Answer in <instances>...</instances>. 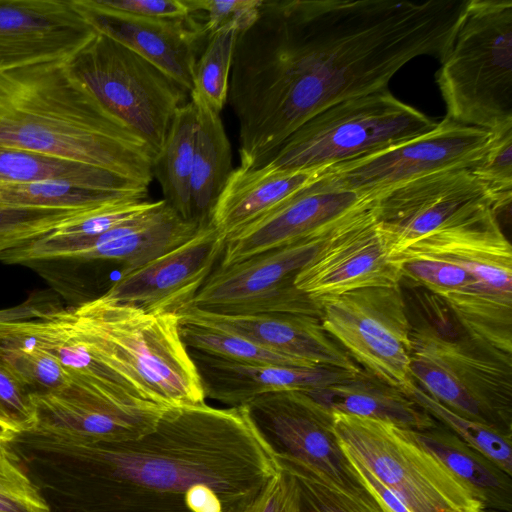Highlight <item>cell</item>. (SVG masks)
<instances>
[{"mask_svg":"<svg viewBox=\"0 0 512 512\" xmlns=\"http://www.w3.org/2000/svg\"><path fill=\"white\" fill-rule=\"evenodd\" d=\"M0 148L53 155L147 186L155 153L110 116L66 61L0 70Z\"/></svg>","mask_w":512,"mask_h":512,"instance_id":"3957f363","label":"cell"},{"mask_svg":"<svg viewBox=\"0 0 512 512\" xmlns=\"http://www.w3.org/2000/svg\"><path fill=\"white\" fill-rule=\"evenodd\" d=\"M15 322L0 324L2 365L31 396L68 387L71 384L69 374L58 359L36 346Z\"/></svg>","mask_w":512,"mask_h":512,"instance_id":"1f68e13d","label":"cell"},{"mask_svg":"<svg viewBox=\"0 0 512 512\" xmlns=\"http://www.w3.org/2000/svg\"><path fill=\"white\" fill-rule=\"evenodd\" d=\"M325 235L218 266L191 306L222 314L288 313L320 318V308L295 286L294 279L315 257Z\"/></svg>","mask_w":512,"mask_h":512,"instance_id":"7c38bea8","label":"cell"},{"mask_svg":"<svg viewBox=\"0 0 512 512\" xmlns=\"http://www.w3.org/2000/svg\"><path fill=\"white\" fill-rule=\"evenodd\" d=\"M9 448L51 512H191L207 487L241 512L281 466L249 406L167 408L135 440L87 442L31 430Z\"/></svg>","mask_w":512,"mask_h":512,"instance_id":"7a4b0ae2","label":"cell"},{"mask_svg":"<svg viewBox=\"0 0 512 512\" xmlns=\"http://www.w3.org/2000/svg\"><path fill=\"white\" fill-rule=\"evenodd\" d=\"M35 425L33 397L0 362V428L15 435L31 431Z\"/></svg>","mask_w":512,"mask_h":512,"instance_id":"b9f144b4","label":"cell"},{"mask_svg":"<svg viewBox=\"0 0 512 512\" xmlns=\"http://www.w3.org/2000/svg\"><path fill=\"white\" fill-rule=\"evenodd\" d=\"M147 198L92 190L62 182H1L0 205L19 208L96 209Z\"/></svg>","mask_w":512,"mask_h":512,"instance_id":"d6a6232c","label":"cell"},{"mask_svg":"<svg viewBox=\"0 0 512 512\" xmlns=\"http://www.w3.org/2000/svg\"><path fill=\"white\" fill-rule=\"evenodd\" d=\"M1 182H62L74 186L148 197L149 186L114 172L53 155L0 148Z\"/></svg>","mask_w":512,"mask_h":512,"instance_id":"f546056e","label":"cell"},{"mask_svg":"<svg viewBox=\"0 0 512 512\" xmlns=\"http://www.w3.org/2000/svg\"><path fill=\"white\" fill-rule=\"evenodd\" d=\"M436 125L386 88L341 101L316 114L259 167L324 170L418 137Z\"/></svg>","mask_w":512,"mask_h":512,"instance_id":"8992f818","label":"cell"},{"mask_svg":"<svg viewBox=\"0 0 512 512\" xmlns=\"http://www.w3.org/2000/svg\"><path fill=\"white\" fill-rule=\"evenodd\" d=\"M410 377L450 410L512 437V354L466 334L412 328Z\"/></svg>","mask_w":512,"mask_h":512,"instance_id":"52a82bcc","label":"cell"},{"mask_svg":"<svg viewBox=\"0 0 512 512\" xmlns=\"http://www.w3.org/2000/svg\"><path fill=\"white\" fill-rule=\"evenodd\" d=\"M155 201L126 202L107 207L64 225L48 236L60 241H78L96 237L148 210Z\"/></svg>","mask_w":512,"mask_h":512,"instance_id":"60d3db41","label":"cell"},{"mask_svg":"<svg viewBox=\"0 0 512 512\" xmlns=\"http://www.w3.org/2000/svg\"><path fill=\"white\" fill-rule=\"evenodd\" d=\"M466 1L263 0L229 78L239 167L261 166L326 108L386 89L410 60H441Z\"/></svg>","mask_w":512,"mask_h":512,"instance_id":"6da1fadb","label":"cell"},{"mask_svg":"<svg viewBox=\"0 0 512 512\" xmlns=\"http://www.w3.org/2000/svg\"><path fill=\"white\" fill-rule=\"evenodd\" d=\"M305 393L332 413L377 419L413 431H424L438 424L400 388L366 370L343 382Z\"/></svg>","mask_w":512,"mask_h":512,"instance_id":"4316f807","label":"cell"},{"mask_svg":"<svg viewBox=\"0 0 512 512\" xmlns=\"http://www.w3.org/2000/svg\"><path fill=\"white\" fill-rule=\"evenodd\" d=\"M73 2L96 32L137 53L189 92L193 90L198 48L207 34L192 15L155 19L111 10L97 0Z\"/></svg>","mask_w":512,"mask_h":512,"instance_id":"7402d4cb","label":"cell"},{"mask_svg":"<svg viewBox=\"0 0 512 512\" xmlns=\"http://www.w3.org/2000/svg\"><path fill=\"white\" fill-rule=\"evenodd\" d=\"M111 10L155 19H181L191 12L186 0H97Z\"/></svg>","mask_w":512,"mask_h":512,"instance_id":"f6af8a7d","label":"cell"},{"mask_svg":"<svg viewBox=\"0 0 512 512\" xmlns=\"http://www.w3.org/2000/svg\"><path fill=\"white\" fill-rule=\"evenodd\" d=\"M180 332L188 350L210 356L243 363L315 367L221 329L180 321Z\"/></svg>","mask_w":512,"mask_h":512,"instance_id":"d590c367","label":"cell"},{"mask_svg":"<svg viewBox=\"0 0 512 512\" xmlns=\"http://www.w3.org/2000/svg\"><path fill=\"white\" fill-rule=\"evenodd\" d=\"M414 435L471 491L481 508L512 510V476L493 461L440 423Z\"/></svg>","mask_w":512,"mask_h":512,"instance_id":"f1b7e54d","label":"cell"},{"mask_svg":"<svg viewBox=\"0 0 512 512\" xmlns=\"http://www.w3.org/2000/svg\"><path fill=\"white\" fill-rule=\"evenodd\" d=\"M341 447L411 512H475L480 502L415 437L414 431L372 418L333 412Z\"/></svg>","mask_w":512,"mask_h":512,"instance_id":"9c48e42d","label":"cell"},{"mask_svg":"<svg viewBox=\"0 0 512 512\" xmlns=\"http://www.w3.org/2000/svg\"><path fill=\"white\" fill-rule=\"evenodd\" d=\"M486 153L471 172L493 195L499 210L512 198V127L493 132Z\"/></svg>","mask_w":512,"mask_h":512,"instance_id":"f35d334b","label":"cell"},{"mask_svg":"<svg viewBox=\"0 0 512 512\" xmlns=\"http://www.w3.org/2000/svg\"><path fill=\"white\" fill-rule=\"evenodd\" d=\"M480 510V509H479ZM479 510L475 511V512H479Z\"/></svg>","mask_w":512,"mask_h":512,"instance_id":"f907efd6","label":"cell"},{"mask_svg":"<svg viewBox=\"0 0 512 512\" xmlns=\"http://www.w3.org/2000/svg\"><path fill=\"white\" fill-rule=\"evenodd\" d=\"M278 460L297 483L302 512H383L366 488H348L279 451Z\"/></svg>","mask_w":512,"mask_h":512,"instance_id":"836d02e7","label":"cell"},{"mask_svg":"<svg viewBox=\"0 0 512 512\" xmlns=\"http://www.w3.org/2000/svg\"><path fill=\"white\" fill-rule=\"evenodd\" d=\"M343 449V448H342ZM344 450V449H343ZM356 476L374 497L383 512H411L404 503L370 473L359 461L344 451Z\"/></svg>","mask_w":512,"mask_h":512,"instance_id":"7dc6e473","label":"cell"},{"mask_svg":"<svg viewBox=\"0 0 512 512\" xmlns=\"http://www.w3.org/2000/svg\"><path fill=\"white\" fill-rule=\"evenodd\" d=\"M205 392L228 407L248 405L273 392L311 391L348 380L357 374L336 367L243 363L189 350Z\"/></svg>","mask_w":512,"mask_h":512,"instance_id":"d4e9b609","label":"cell"},{"mask_svg":"<svg viewBox=\"0 0 512 512\" xmlns=\"http://www.w3.org/2000/svg\"><path fill=\"white\" fill-rule=\"evenodd\" d=\"M96 33L73 0H0V70L67 62Z\"/></svg>","mask_w":512,"mask_h":512,"instance_id":"ffe728a7","label":"cell"},{"mask_svg":"<svg viewBox=\"0 0 512 512\" xmlns=\"http://www.w3.org/2000/svg\"><path fill=\"white\" fill-rule=\"evenodd\" d=\"M0 512H51L9 447L0 452Z\"/></svg>","mask_w":512,"mask_h":512,"instance_id":"ab89813d","label":"cell"},{"mask_svg":"<svg viewBox=\"0 0 512 512\" xmlns=\"http://www.w3.org/2000/svg\"><path fill=\"white\" fill-rule=\"evenodd\" d=\"M323 170L233 169L211 216L226 239L315 183Z\"/></svg>","mask_w":512,"mask_h":512,"instance_id":"484cf974","label":"cell"},{"mask_svg":"<svg viewBox=\"0 0 512 512\" xmlns=\"http://www.w3.org/2000/svg\"><path fill=\"white\" fill-rule=\"evenodd\" d=\"M107 207L51 209L0 205V255Z\"/></svg>","mask_w":512,"mask_h":512,"instance_id":"74e56055","label":"cell"},{"mask_svg":"<svg viewBox=\"0 0 512 512\" xmlns=\"http://www.w3.org/2000/svg\"><path fill=\"white\" fill-rule=\"evenodd\" d=\"M493 135L445 117L418 137L327 167L319 180L373 198L390 187L433 172L472 169L486 153Z\"/></svg>","mask_w":512,"mask_h":512,"instance_id":"8fae6325","label":"cell"},{"mask_svg":"<svg viewBox=\"0 0 512 512\" xmlns=\"http://www.w3.org/2000/svg\"><path fill=\"white\" fill-rule=\"evenodd\" d=\"M72 310L99 358L142 398L165 408L206 403L178 314L148 313L103 295Z\"/></svg>","mask_w":512,"mask_h":512,"instance_id":"277c9868","label":"cell"},{"mask_svg":"<svg viewBox=\"0 0 512 512\" xmlns=\"http://www.w3.org/2000/svg\"><path fill=\"white\" fill-rule=\"evenodd\" d=\"M402 278L371 202L326 233L315 257L296 274L294 284L317 304L361 288L397 286Z\"/></svg>","mask_w":512,"mask_h":512,"instance_id":"9a60e30c","label":"cell"},{"mask_svg":"<svg viewBox=\"0 0 512 512\" xmlns=\"http://www.w3.org/2000/svg\"><path fill=\"white\" fill-rule=\"evenodd\" d=\"M195 139L196 109L190 99L174 115L153 167V175L161 186L164 200L187 221H192L190 188Z\"/></svg>","mask_w":512,"mask_h":512,"instance_id":"4dcf8cb0","label":"cell"},{"mask_svg":"<svg viewBox=\"0 0 512 512\" xmlns=\"http://www.w3.org/2000/svg\"><path fill=\"white\" fill-rule=\"evenodd\" d=\"M403 277L425 287L447 305L464 334L509 352L512 349V295L490 288L455 264L416 259L398 263Z\"/></svg>","mask_w":512,"mask_h":512,"instance_id":"44dd1931","label":"cell"},{"mask_svg":"<svg viewBox=\"0 0 512 512\" xmlns=\"http://www.w3.org/2000/svg\"><path fill=\"white\" fill-rule=\"evenodd\" d=\"M196 139L191 175V219L199 225L211 223L216 202L232 171L231 144L220 114L194 92Z\"/></svg>","mask_w":512,"mask_h":512,"instance_id":"83f0119b","label":"cell"},{"mask_svg":"<svg viewBox=\"0 0 512 512\" xmlns=\"http://www.w3.org/2000/svg\"><path fill=\"white\" fill-rule=\"evenodd\" d=\"M180 321L205 325L242 336L272 351L315 366L352 372L361 368L323 328L316 316L288 313L222 314L188 306Z\"/></svg>","mask_w":512,"mask_h":512,"instance_id":"603a6c76","label":"cell"},{"mask_svg":"<svg viewBox=\"0 0 512 512\" xmlns=\"http://www.w3.org/2000/svg\"><path fill=\"white\" fill-rule=\"evenodd\" d=\"M372 200L318 179L228 237L218 266H230L266 251L321 236Z\"/></svg>","mask_w":512,"mask_h":512,"instance_id":"d6986e66","label":"cell"},{"mask_svg":"<svg viewBox=\"0 0 512 512\" xmlns=\"http://www.w3.org/2000/svg\"><path fill=\"white\" fill-rule=\"evenodd\" d=\"M62 308L55 292L47 290L35 291L30 293L27 299L22 303L13 307L0 309V324L44 318Z\"/></svg>","mask_w":512,"mask_h":512,"instance_id":"bcb514c9","label":"cell"},{"mask_svg":"<svg viewBox=\"0 0 512 512\" xmlns=\"http://www.w3.org/2000/svg\"><path fill=\"white\" fill-rule=\"evenodd\" d=\"M67 65L98 104L145 141L157 157L174 115L189 102L190 92L137 53L98 32Z\"/></svg>","mask_w":512,"mask_h":512,"instance_id":"ba28073f","label":"cell"},{"mask_svg":"<svg viewBox=\"0 0 512 512\" xmlns=\"http://www.w3.org/2000/svg\"><path fill=\"white\" fill-rule=\"evenodd\" d=\"M401 390L424 408L438 423L512 476V437L450 410L428 395L414 381Z\"/></svg>","mask_w":512,"mask_h":512,"instance_id":"e575fe53","label":"cell"},{"mask_svg":"<svg viewBox=\"0 0 512 512\" xmlns=\"http://www.w3.org/2000/svg\"><path fill=\"white\" fill-rule=\"evenodd\" d=\"M194 14L203 11L206 20L203 24L205 33L233 26L239 33L249 28L257 19L263 0H186Z\"/></svg>","mask_w":512,"mask_h":512,"instance_id":"7bdbcfd3","label":"cell"},{"mask_svg":"<svg viewBox=\"0 0 512 512\" xmlns=\"http://www.w3.org/2000/svg\"><path fill=\"white\" fill-rule=\"evenodd\" d=\"M239 31L223 27L209 35L202 55L197 59L193 90L215 112L227 104L229 78Z\"/></svg>","mask_w":512,"mask_h":512,"instance_id":"8d00e7d4","label":"cell"},{"mask_svg":"<svg viewBox=\"0 0 512 512\" xmlns=\"http://www.w3.org/2000/svg\"><path fill=\"white\" fill-rule=\"evenodd\" d=\"M203 225L181 218L162 199L134 218L96 236L60 241L47 235L0 256L5 264L48 261L104 260L121 264L122 272L137 268L191 238Z\"/></svg>","mask_w":512,"mask_h":512,"instance_id":"5bb4252c","label":"cell"},{"mask_svg":"<svg viewBox=\"0 0 512 512\" xmlns=\"http://www.w3.org/2000/svg\"><path fill=\"white\" fill-rule=\"evenodd\" d=\"M249 406L275 448L348 488L364 489L333 427V413L303 391L262 395Z\"/></svg>","mask_w":512,"mask_h":512,"instance_id":"ac0fdd59","label":"cell"},{"mask_svg":"<svg viewBox=\"0 0 512 512\" xmlns=\"http://www.w3.org/2000/svg\"><path fill=\"white\" fill-rule=\"evenodd\" d=\"M440 61L446 118L491 132L512 127L511 0H467Z\"/></svg>","mask_w":512,"mask_h":512,"instance_id":"5b68a950","label":"cell"},{"mask_svg":"<svg viewBox=\"0 0 512 512\" xmlns=\"http://www.w3.org/2000/svg\"><path fill=\"white\" fill-rule=\"evenodd\" d=\"M226 237L211 223L159 257L127 272L103 294L148 313L179 314L220 261Z\"/></svg>","mask_w":512,"mask_h":512,"instance_id":"2e32d148","label":"cell"},{"mask_svg":"<svg viewBox=\"0 0 512 512\" xmlns=\"http://www.w3.org/2000/svg\"><path fill=\"white\" fill-rule=\"evenodd\" d=\"M317 305L325 331L361 368L400 389L413 381L412 326L400 285L361 288Z\"/></svg>","mask_w":512,"mask_h":512,"instance_id":"30bf717a","label":"cell"},{"mask_svg":"<svg viewBox=\"0 0 512 512\" xmlns=\"http://www.w3.org/2000/svg\"><path fill=\"white\" fill-rule=\"evenodd\" d=\"M241 512H302L294 477L281 468Z\"/></svg>","mask_w":512,"mask_h":512,"instance_id":"ee69618b","label":"cell"},{"mask_svg":"<svg viewBox=\"0 0 512 512\" xmlns=\"http://www.w3.org/2000/svg\"><path fill=\"white\" fill-rule=\"evenodd\" d=\"M494 209L439 229L391 259L400 263L434 259L460 266L485 285L512 295V248Z\"/></svg>","mask_w":512,"mask_h":512,"instance_id":"cb8c5ba5","label":"cell"},{"mask_svg":"<svg viewBox=\"0 0 512 512\" xmlns=\"http://www.w3.org/2000/svg\"><path fill=\"white\" fill-rule=\"evenodd\" d=\"M479 512H511V511H504V510H498V509H491V508H481Z\"/></svg>","mask_w":512,"mask_h":512,"instance_id":"681fc988","label":"cell"},{"mask_svg":"<svg viewBox=\"0 0 512 512\" xmlns=\"http://www.w3.org/2000/svg\"><path fill=\"white\" fill-rule=\"evenodd\" d=\"M14 434L0 428V452L9 447V442Z\"/></svg>","mask_w":512,"mask_h":512,"instance_id":"c3c4849f","label":"cell"},{"mask_svg":"<svg viewBox=\"0 0 512 512\" xmlns=\"http://www.w3.org/2000/svg\"><path fill=\"white\" fill-rule=\"evenodd\" d=\"M487 209L500 211L470 169L433 172L381 191L372 201L391 258L411 243Z\"/></svg>","mask_w":512,"mask_h":512,"instance_id":"4fadbf2b","label":"cell"},{"mask_svg":"<svg viewBox=\"0 0 512 512\" xmlns=\"http://www.w3.org/2000/svg\"><path fill=\"white\" fill-rule=\"evenodd\" d=\"M33 430L87 442H123L152 432L167 409L153 402L113 396L76 384L32 396Z\"/></svg>","mask_w":512,"mask_h":512,"instance_id":"e0dca14e","label":"cell"}]
</instances>
